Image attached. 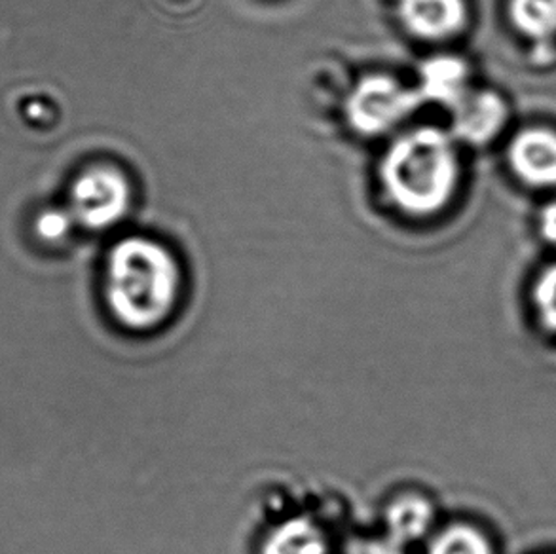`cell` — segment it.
<instances>
[{
    "label": "cell",
    "instance_id": "52a82bcc",
    "mask_svg": "<svg viewBox=\"0 0 556 554\" xmlns=\"http://www.w3.org/2000/svg\"><path fill=\"white\" fill-rule=\"evenodd\" d=\"M507 122L504 99L492 91L467 93L454 106V134L467 142L482 144L500 134Z\"/></svg>",
    "mask_w": 556,
    "mask_h": 554
},
{
    "label": "cell",
    "instance_id": "7a4b0ae2",
    "mask_svg": "<svg viewBox=\"0 0 556 554\" xmlns=\"http://www.w3.org/2000/svg\"><path fill=\"white\" fill-rule=\"evenodd\" d=\"M383 187L401 210L431 215L451 202L458 185V158L439 129L421 128L401 137L386 154Z\"/></svg>",
    "mask_w": 556,
    "mask_h": 554
},
{
    "label": "cell",
    "instance_id": "3957f363",
    "mask_svg": "<svg viewBox=\"0 0 556 554\" xmlns=\"http://www.w3.org/2000/svg\"><path fill=\"white\" fill-rule=\"evenodd\" d=\"M420 103L418 93L406 90L390 76H370L348 101V116L359 134L376 136L403 121Z\"/></svg>",
    "mask_w": 556,
    "mask_h": 554
},
{
    "label": "cell",
    "instance_id": "5b68a950",
    "mask_svg": "<svg viewBox=\"0 0 556 554\" xmlns=\"http://www.w3.org/2000/svg\"><path fill=\"white\" fill-rule=\"evenodd\" d=\"M513 169L534 187H556V134L527 129L515 137L509 149Z\"/></svg>",
    "mask_w": 556,
    "mask_h": 554
},
{
    "label": "cell",
    "instance_id": "5bb4252c",
    "mask_svg": "<svg viewBox=\"0 0 556 554\" xmlns=\"http://www.w3.org/2000/svg\"><path fill=\"white\" fill-rule=\"evenodd\" d=\"M71 228V217L61 211H46L37 221V232L42 240L58 241L65 238Z\"/></svg>",
    "mask_w": 556,
    "mask_h": 554
},
{
    "label": "cell",
    "instance_id": "7c38bea8",
    "mask_svg": "<svg viewBox=\"0 0 556 554\" xmlns=\"http://www.w3.org/2000/svg\"><path fill=\"white\" fill-rule=\"evenodd\" d=\"M428 554H494L484 533L473 526L456 525L439 533Z\"/></svg>",
    "mask_w": 556,
    "mask_h": 554
},
{
    "label": "cell",
    "instance_id": "2e32d148",
    "mask_svg": "<svg viewBox=\"0 0 556 554\" xmlns=\"http://www.w3.org/2000/svg\"><path fill=\"white\" fill-rule=\"evenodd\" d=\"M542 234L545 240L556 245V200L551 202L542 213Z\"/></svg>",
    "mask_w": 556,
    "mask_h": 554
},
{
    "label": "cell",
    "instance_id": "8fae6325",
    "mask_svg": "<svg viewBox=\"0 0 556 554\" xmlns=\"http://www.w3.org/2000/svg\"><path fill=\"white\" fill-rule=\"evenodd\" d=\"M515 27L534 40H549L556 35V0H511Z\"/></svg>",
    "mask_w": 556,
    "mask_h": 554
},
{
    "label": "cell",
    "instance_id": "9c48e42d",
    "mask_svg": "<svg viewBox=\"0 0 556 554\" xmlns=\"http://www.w3.org/2000/svg\"><path fill=\"white\" fill-rule=\"evenodd\" d=\"M433 522V509L420 495H405L388 509V528L393 543L420 540Z\"/></svg>",
    "mask_w": 556,
    "mask_h": 554
},
{
    "label": "cell",
    "instance_id": "30bf717a",
    "mask_svg": "<svg viewBox=\"0 0 556 554\" xmlns=\"http://www.w3.org/2000/svg\"><path fill=\"white\" fill-rule=\"evenodd\" d=\"M324 533L308 520H291L271 533L264 554H325Z\"/></svg>",
    "mask_w": 556,
    "mask_h": 554
},
{
    "label": "cell",
    "instance_id": "8992f818",
    "mask_svg": "<svg viewBox=\"0 0 556 554\" xmlns=\"http://www.w3.org/2000/svg\"><path fill=\"white\" fill-rule=\"evenodd\" d=\"M401 20L406 29L426 40H444L466 25L464 0H401Z\"/></svg>",
    "mask_w": 556,
    "mask_h": 554
},
{
    "label": "cell",
    "instance_id": "4fadbf2b",
    "mask_svg": "<svg viewBox=\"0 0 556 554\" xmlns=\"http://www.w3.org/2000/svg\"><path fill=\"white\" fill-rule=\"evenodd\" d=\"M534 306L543 327L556 332V264L538 277L534 287Z\"/></svg>",
    "mask_w": 556,
    "mask_h": 554
},
{
    "label": "cell",
    "instance_id": "9a60e30c",
    "mask_svg": "<svg viewBox=\"0 0 556 554\" xmlns=\"http://www.w3.org/2000/svg\"><path fill=\"white\" fill-rule=\"evenodd\" d=\"M348 554H401L397 543H382V541H367L350 549Z\"/></svg>",
    "mask_w": 556,
    "mask_h": 554
},
{
    "label": "cell",
    "instance_id": "6da1fadb",
    "mask_svg": "<svg viewBox=\"0 0 556 554\" xmlns=\"http://www.w3.org/2000/svg\"><path fill=\"white\" fill-rule=\"evenodd\" d=\"M181 294V270L156 241L129 238L106 261L105 299L114 319L129 330H152L174 314Z\"/></svg>",
    "mask_w": 556,
    "mask_h": 554
},
{
    "label": "cell",
    "instance_id": "277c9868",
    "mask_svg": "<svg viewBox=\"0 0 556 554\" xmlns=\"http://www.w3.org/2000/svg\"><path fill=\"white\" fill-rule=\"evenodd\" d=\"M128 180L113 167L83 173L71 190V215L86 228L114 225L128 210Z\"/></svg>",
    "mask_w": 556,
    "mask_h": 554
},
{
    "label": "cell",
    "instance_id": "ba28073f",
    "mask_svg": "<svg viewBox=\"0 0 556 554\" xmlns=\"http://www.w3.org/2000/svg\"><path fill=\"white\" fill-rule=\"evenodd\" d=\"M421 93L435 103L458 105L467 93V67L456 58H435L421 68Z\"/></svg>",
    "mask_w": 556,
    "mask_h": 554
}]
</instances>
